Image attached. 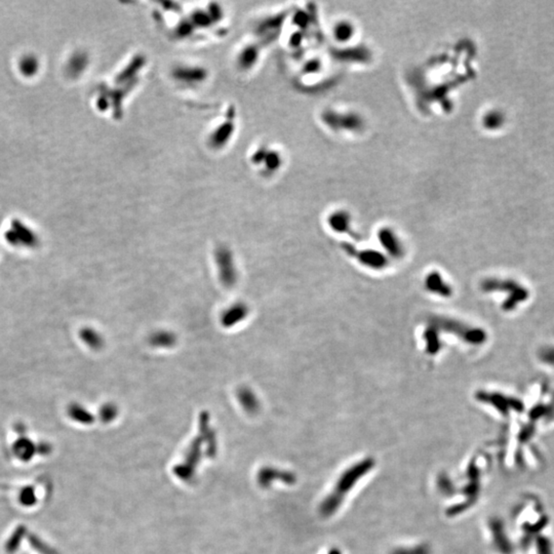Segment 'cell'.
I'll use <instances>...</instances> for the list:
<instances>
[{
    "label": "cell",
    "mask_w": 554,
    "mask_h": 554,
    "mask_svg": "<svg viewBox=\"0 0 554 554\" xmlns=\"http://www.w3.org/2000/svg\"><path fill=\"white\" fill-rule=\"evenodd\" d=\"M374 464L373 459H366L348 468L340 476L332 494L323 502L321 507L322 513L326 516L334 514L340 507L344 495H346L355 485V483L374 467Z\"/></svg>",
    "instance_id": "obj_1"
},
{
    "label": "cell",
    "mask_w": 554,
    "mask_h": 554,
    "mask_svg": "<svg viewBox=\"0 0 554 554\" xmlns=\"http://www.w3.org/2000/svg\"><path fill=\"white\" fill-rule=\"evenodd\" d=\"M216 261L220 280L225 287H232L237 280V273L231 250L226 246H220L216 250Z\"/></svg>",
    "instance_id": "obj_2"
},
{
    "label": "cell",
    "mask_w": 554,
    "mask_h": 554,
    "mask_svg": "<svg viewBox=\"0 0 554 554\" xmlns=\"http://www.w3.org/2000/svg\"><path fill=\"white\" fill-rule=\"evenodd\" d=\"M248 315V307L244 303H234L221 315V324L224 328H231L241 323Z\"/></svg>",
    "instance_id": "obj_3"
},
{
    "label": "cell",
    "mask_w": 554,
    "mask_h": 554,
    "mask_svg": "<svg viewBox=\"0 0 554 554\" xmlns=\"http://www.w3.org/2000/svg\"><path fill=\"white\" fill-rule=\"evenodd\" d=\"M177 342V337L168 331H159L153 333L149 338V343L157 348H169Z\"/></svg>",
    "instance_id": "obj_4"
},
{
    "label": "cell",
    "mask_w": 554,
    "mask_h": 554,
    "mask_svg": "<svg viewBox=\"0 0 554 554\" xmlns=\"http://www.w3.org/2000/svg\"><path fill=\"white\" fill-rule=\"evenodd\" d=\"M489 526H491L492 532H494V535H495V540H494L495 545L499 549H501L500 550L501 552L506 553V554L510 553L511 552V550H510L511 547H510L509 543L506 542L507 538H506L504 529H503V524L499 520L494 519V520H492Z\"/></svg>",
    "instance_id": "obj_5"
},
{
    "label": "cell",
    "mask_w": 554,
    "mask_h": 554,
    "mask_svg": "<svg viewBox=\"0 0 554 554\" xmlns=\"http://www.w3.org/2000/svg\"><path fill=\"white\" fill-rule=\"evenodd\" d=\"M14 454L22 461H29L35 454L33 443L28 439H20L16 441L14 446Z\"/></svg>",
    "instance_id": "obj_6"
},
{
    "label": "cell",
    "mask_w": 554,
    "mask_h": 554,
    "mask_svg": "<svg viewBox=\"0 0 554 554\" xmlns=\"http://www.w3.org/2000/svg\"><path fill=\"white\" fill-rule=\"evenodd\" d=\"M237 394H238V398H239L241 404L247 411L253 412V410L255 411L258 409L259 402L257 400L255 395L253 394V392L250 389H248V388H240Z\"/></svg>",
    "instance_id": "obj_7"
},
{
    "label": "cell",
    "mask_w": 554,
    "mask_h": 554,
    "mask_svg": "<svg viewBox=\"0 0 554 554\" xmlns=\"http://www.w3.org/2000/svg\"><path fill=\"white\" fill-rule=\"evenodd\" d=\"M391 554H431V551L427 545H419L409 548H398Z\"/></svg>",
    "instance_id": "obj_8"
},
{
    "label": "cell",
    "mask_w": 554,
    "mask_h": 554,
    "mask_svg": "<svg viewBox=\"0 0 554 554\" xmlns=\"http://www.w3.org/2000/svg\"><path fill=\"white\" fill-rule=\"evenodd\" d=\"M37 499H36V494H35V489L33 487H25L22 492H21V495H20V502L22 505L24 506H32V505H35Z\"/></svg>",
    "instance_id": "obj_9"
},
{
    "label": "cell",
    "mask_w": 554,
    "mask_h": 554,
    "mask_svg": "<svg viewBox=\"0 0 554 554\" xmlns=\"http://www.w3.org/2000/svg\"><path fill=\"white\" fill-rule=\"evenodd\" d=\"M331 554H340V553H339V551H336V550H334V551H332V553H331Z\"/></svg>",
    "instance_id": "obj_10"
}]
</instances>
